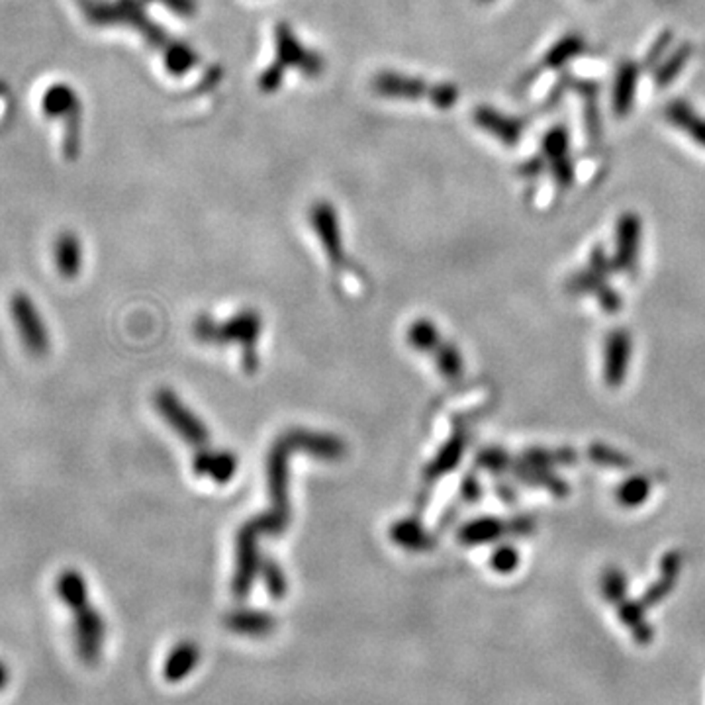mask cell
<instances>
[{
	"instance_id": "16",
	"label": "cell",
	"mask_w": 705,
	"mask_h": 705,
	"mask_svg": "<svg viewBox=\"0 0 705 705\" xmlns=\"http://www.w3.org/2000/svg\"><path fill=\"white\" fill-rule=\"evenodd\" d=\"M435 362L446 381H456L463 374V357L451 343H441L435 349Z\"/></svg>"
},
{
	"instance_id": "10",
	"label": "cell",
	"mask_w": 705,
	"mask_h": 705,
	"mask_svg": "<svg viewBox=\"0 0 705 705\" xmlns=\"http://www.w3.org/2000/svg\"><path fill=\"white\" fill-rule=\"evenodd\" d=\"M617 614H619V619L623 621V625H625L633 633V639L637 641L639 644H649L653 641V629L644 619V606L643 604L627 602V599H623V602L619 604Z\"/></svg>"
},
{
	"instance_id": "3",
	"label": "cell",
	"mask_w": 705,
	"mask_h": 705,
	"mask_svg": "<svg viewBox=\"0 0 705 705\" xmlns=\"http://www.w3.org/2000/svg\"><path fill=\"white\" fill-rule=\"evenodd\" d=\"M155 406L161 418L169 423V428L181 435L183 441L196 446L198 451L206 449L210 441L206 426L181 402L179 396L169 390V388H161V390L155 392Z\"/></svg>"
},
{
	"instance_id": "20",
	"label": "cell",
	"mask_w": 705,
	"mask_h": 705,
	"mask_svg": "<svg viewBox=\"0 0 705 705\" xmlns=\"http://www.w3.org/2000/svg\"><path fill=\"white\" fill-rule=\"evenodd\" d=\"M492 569L500 574H510L517 567H520V552H517L512 545H502L492 552L490 557Z\"/></svg>"
},
{
	"instance_id": "15",
	"label": "cell",
	"mask_w": 705,
	"mask_h": 705,
	"mask_svg": "<svg viewBox=\"0 0 705 705\" xmlns=\"http://www.w3.org/2000/svg\"><path fill=\"white\" fill-rule=\"evenodd\" d=\"M408 339L411 347L426 352H435V349L441 345V335L437 332V327H435L429 320H418L411 324Z\"/></svg>"
},
{
	"instance_id": "13",
	"label": "cell",
	"mask_w": 705,
	"mask_h": 705,
	"mask_svg": "<svg viewBox=\"0 0 705 705\" xmlns=\"http://www.w3.org/2000/svg\"><path fill=\"white\" fill-rule=\"evenodd\" d=\"M634 89H637V69L633 65H625L619 70L614 89V108L619 116L629 112L634 99Z\"/></svg>"
},
{
	"instance_id": "29",
	"label": "cell",
	"mask_w": 705,
	"mask_h": 705,
	"mask_svg": "<svg viewBox=\"0 0 705 705\" xmlns=\"http://www.w3.org/2000/svg\"><path fill=\"white\" fill-rule=\"evenodd\" d=\"M533 527H535V522L531 520V517H517L515 522H512L508 525V531L512 535H529L533 531Z\"/></svg>"
},
{
	"instance_id": "4",
	"label": "cell",
	"mask_w": 705,
	"mask_h": 705,
	"mask_svg": "<svg viewBox=\"0 0 705 705\" xmlns=\"http://www.w3.org/2000/svg\"><path fill=\"white\" fill-rule=\"evenodd\" d=\"M631 359V335L625 329H614L606 339L604 379L607 386H619L625 381Z\"/></svg>"
},
{
	"instance_id": "8",
	"label": "cell",
	"mask_w": 705,
	"mask_h": 705,
	"mask_svg": "<svg viewBox=\"0 0 705 705\" xmlns=\"http://www.w3.org/2000/svg\"><path fill=\"white\" fill-rule=\"evenodd\" d=\"M465 446H466L465 435L461 431H456L453 437L443 445L439 455L435 456L429 463V466L426 468V478L435 480V478H441L446 473H451V470L461 463V458L465 455Z\"/></svg>"
},
{
	"instance_id": "18",
	"label": "cell",
	"mask_w": 705,
	"mask_h": 705,
	"mask_svg": "<svg viewBox=\"0 0 705 705\" xmlns=\"http://www.w3.org/2000/svg\"><path fill=\"white\" fill-rule=\"evenodd\" d=\"M602 592L607 602L621 604L625 599L627 580L619 569H607L602 576Z\"/></svg>"
},
{
	"instance_id": "12",
	"label": "cell",
	"mask_w": 705,
	"mask_h": 705,
	"mask_svg": "<svg viewBox=\"0 0 705 705\" xmlns=\"http://www.w3.org/2000/svg\"><path fill=\"white\" fill-rule=\"evenodd\" d=\"M668 118L676 124L678 127L684 129V132L698 141V144L705 146V120L700 118L698 114H693L691 108L684 104H670L668 106Z\"/></svg>"
},
{
	"instance_id": "25",
	"label": "cell",
	"mask_w": 705,
	"mask_h": 705,
	"mask_svg": "<svg viewBox=\"0 0 705 705\" xmlns=\"http://www.w3.org/2000/svg\"><path fill=\"white\" fill-rule=\"evenodd\" d=\"M578 50H580V42L576 38H567L555 45V50L550 52V55H547V61H550V65H555V67L562 65L569 57H572Z\"/></svg>"
},
{
	"instance_id": "2",
	"label": "cell",
	"mask_w": 705,
	"mask_h": 705,
	"mask_svg": "<svg viewBox=\"0 0 705 705\" xmlns=\"http://www.w3.org/2000/svg\"><path fill=\"white\" fill-rule=\"evenodd\" d=\"M261 315L255 310H243L231 320L216 324L208 315H200L194 322V335L204 341V343H228V341H238L243 347V367L245 371L253 372L257 369V337L261 334Z\"/></svg>"
},
{
	"instance_id": "23",
	"label": "cell",
	"mask_w": 705,
	"mask_h": 705,
	"mask_svg": "<svg viewBox=\"0 0 705 705\" xmlns=\"http://www.w3.org/2000/svg\"><path fill=\"white\" fill-rule=\"evenodd\" d=\"M590 458L599 465H611V466H629L631 465L627 456H623L621 453L609 449V446H604V445H592L590 446Z\"/></svg>"
},
{
	"instance_id": "28",
	"label": "cell",
	"mask_w": 705,
	"mask_h": 705,
	"mask_svg": "<svg viewBox=\"0 0 705 705\" xmlns=\"http://www.w3.org/2000/svg\"><path fill=\"white\" fill-rule=\"evenodd\" d=\"M480 492H482V490H480V484H478L476 476H473V475L466 476L465 482H463V488H461L463 498H465L466 502H475V500L480 498Z\"/></svg>"
},
{
	"instance_id": "21",
	"label": "cell",
	"mask_w": 705,
	"mask_h": 705,
	"mask_svg": "<svg viewBox=\"0 0 705 705\" xmlns=\"http://www.w3.org/2000/svg\"><path fill=\"white\" fill-rule=\"evenodd\" d=\"M59 267L65 275H75L80 265V249L75 240L65 238L59 245Z\"/></svg>"
},
{
	"instance_id": "22",
	"label": "cell",
	"mask_w": 705,
	"mask_h": 705,
	"mask_svg": "<svg viewBox=\"0 0 705 705\" xmlns=\"http://www.w3.org/2000/svg\"><path fill=\"white\" fill-rule=\"evenodd\" d=\"M476 465L490 470V473H503V468L510 465V456L505 451L498 449V446H490V449L478 453Z\"/></svg>"
},
{
	"instance_id": "9",
	"label": "cell",
	"mask_w": 705,
	"mask_h": 705,
	"mask_svg": "<svg viewBox=\"0 0 705 705\" xmlns=\"http://www.w3.org/2000/svg\"><path fill=\"white\" fill-rule=\"evenodd\" d=\"M390 539L408 550H428L431 537L418 520H400L390 527Z\"/></svg>"
},
{
	"instance_id": "19",
	"label": "cell",
	"mask_w": 705,
	"mask_h": 705,
	"mask_svg": "<svg viewBox=\"0 0 705 705\" xmlns=\"http://www.w3.org/2000/svg\"><path fill=\"white\" fill-rule=\"evenodd\" d=\"M258 572L263 574L265 584L268 588V592L273 594V597H285L287 592V580H285V572L278 567L275 560H265L261 567H258Z\"/></svg>"
},
{
	"instance_id": "7",
	"label": "cell",
	"mask_w": 705,
	"mask_h": 705,
	"mask_svg": "<svg viewBox=\"0 0 705 705\" xmlns=\"http://www.w3.org/2000/svg\"><path fill=\"white\" fill-rule=\"evenodd\" d=\"M505 529L508 527L496 517H478V520L468 522L458 529V540L463 545H484L500 539Z\"/></svg>"
},
{
	"instance_id": "1",
	"label": "cell",
	"mask_w": 705,
	"mask_h": 705,
	"mask_svg": "<svg viewBox=\"0 0 705 705\" xmlns=\"http://www.w3.org/2000/svg\"><path fill=\"white\" fill-rule=\"evenodd\" d=\"M292 451H306L324 461H339L345 456L347 445L335 435L304 429H292L275 441L267 461L268 496L273 505L267 513L247 522L238 535V562H235L238 567L233 574V594L238 597H245L251 590L258 567H261L257 539L263 535H278L285 531L290 522L288 458Z\"/></svg>"
},
{
	"instance_id": "11",
	"label": "cell",
	"mask_w": 705,
	"mask_h": 705,
	"mask_svg": "<svg viewBox=\"0 0 705 705\" xmlns=\"http://www.w3.org/2000/svg\"><path fill=\"white\" fill-rule=\"evenodd\" d=\"M230 629L243 634H265L275 625V619L263 611H235L228 617Z\"/></svg>"
},
{
	"instance_id": "14",
	"label": "cell",
	"mask_w": 705,
	"mask_h": 705,
	"mask_svg": "<svg viewBox=\"0 0 705 705\" xmlns=\"http://www.w3.org/2000/svg\"><path fill=\"white\" fill-rule=\"evenodd\" d=\"M651 494V482L646 476H631L617 488L616 496L623 508H637Z\"/></svg>"
},
{
	"instance_id": "27",
	"label": "cell",
	"mask_w": 705,
	"mask_h": 705,
	"mask_svg": "<svg viewBox=\"0 0 705 705\" xmlns=\"http://www.w3.org/2000/svg\"><path fill=\"white\" fill-rule=\"evenodd\" d=\"M597 298H599V304H602V308L609 314H616L619 308H621V300H619V294L614 290V288H606V287H599L597 288Z\"/></svg>"
},
{
	"instance_id": "24",
	"label": "cell",
	"mask_w": 705,
	"mask_h": 705,
	"mask_svg": "<svg viewBox=\"0 0 705 705\" xmlns=\"http://www.w3.org/2000/svg\"><path fill=\"white\" fill-rule=\"evenodd\" d=\"M674 584H676L674 578H668V576H663L661 580L654 582V584L649 588V590L644 592V596H643V599H641V604H643L644 607H649V606H654V604H658V602H663V599L668 596V592L674 588Z\"/></svg>"
},
{
	"instance_id": "17",
	"label": "cell",
	"mask_w": 705,
	"mask_h": 705,
	"mask_svg": "<svg viewBox=\"0 0 705 705\" xmlns=\"http://www.w3.org/2000/svg\"><path fill=\"white\" fill-rule=\"evenodd\" d=\"M196 658H198V651H196V646L193 643L181 644L179 649H176L171 654L169 663H167V668H164V672H167V678L179 680L181 676H184L188 670H191L196 664Z\"/></svg>"
},
{
	"instance_id": "5",
	"label": "cell",
	"mask_w": 705,
	"mask_h": 705,
	"mask_svg": "<svg viewBox=\"0 0 705 705\" xmlns=\"http://www.w3.org/2000/svg\"><path fill=\"white\" fill-rule=\"evenodd\" d=\"M193 466L198 476H208L218 484H226L238 470V456L230 451H210L206 446L196 453Z\"/></svg>"
},
{
	"instance_id": "26",
	"label": "cell",
	"mask_w": 705,
	"mask_h": 705,
	"mask_svg": "<svg viewBox=\"0 0 705 705\" xmlns=\"http://www.w3.org/2000/svg\"><path fill=\"white\" fill-rule=\"evenodd\" d=\"M682 569V555L678 550H670L663 557L661 562V576H668V578H678V572Z\"/></svg>"
},
{
	"instance_id": "6",
	"label": "cell",
	"mask_w": 705,
	"mask_h": 705,
	"mask_svg": "<svg viewBox=\"0 0 705 705\" xmlns=\"http://www.w3.org/2000/svg\"><path fill=\"white\" fill-rule=\"evenodd\" d=\"M641 241V221L634 214H625L617 226V253L616 265L623 270H631L637 263V251Z\"/></svg>"
}]
</instances>
